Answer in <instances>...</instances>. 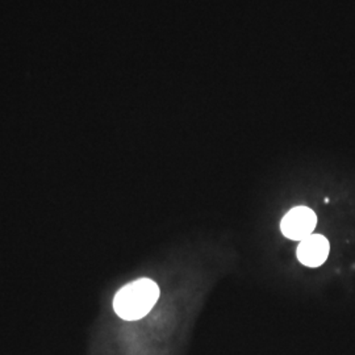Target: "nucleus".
I'll return each instance as SVG.
<instances>
[{"mask_svg":"<svg viewBox=\"0 0 355 355\" xmlns=\"http://www.w3.org/2000/svg\"><path fill=\"white\" fill-rule=\"evenodd\" d=\"M330 245L327 237L322 234H311L300 241L296 255L302 265L308 267H318L329 257Z\"/></svg>","mask_w":355,"mask_h":355,"instance_id":"3","label":"nucleus"},{"mask_svg":"<svg viewBox=\"0 0 355 355\" xmlns=\"http://www.w3.org/2000/svg\"><path fill=\"white\" fill-rule=\"evenodd\" d=\"M158 299V284L149 278H141L128 283L114 295V312L127 321L141 320L152 311Z\"/></svg>","mask_w":355,"mask_h":355,"instance_id":"1","label":"nucleus"},{"mask_svg":"<svg viewBox=\"0 0 355 355\" xmlns=\"http://www.w3.org/2000/svg\"><path fill=\"white\" fill-rule=\"evenodd\" d=\"M318 225V216L308 207H295L288 211L280 223V230L284 237L292 241H303L313 234Z\"/></svg>","mask_w":355,"mask_h":355,"instance_id":"2","label":"nucleus"}]
</instances>
